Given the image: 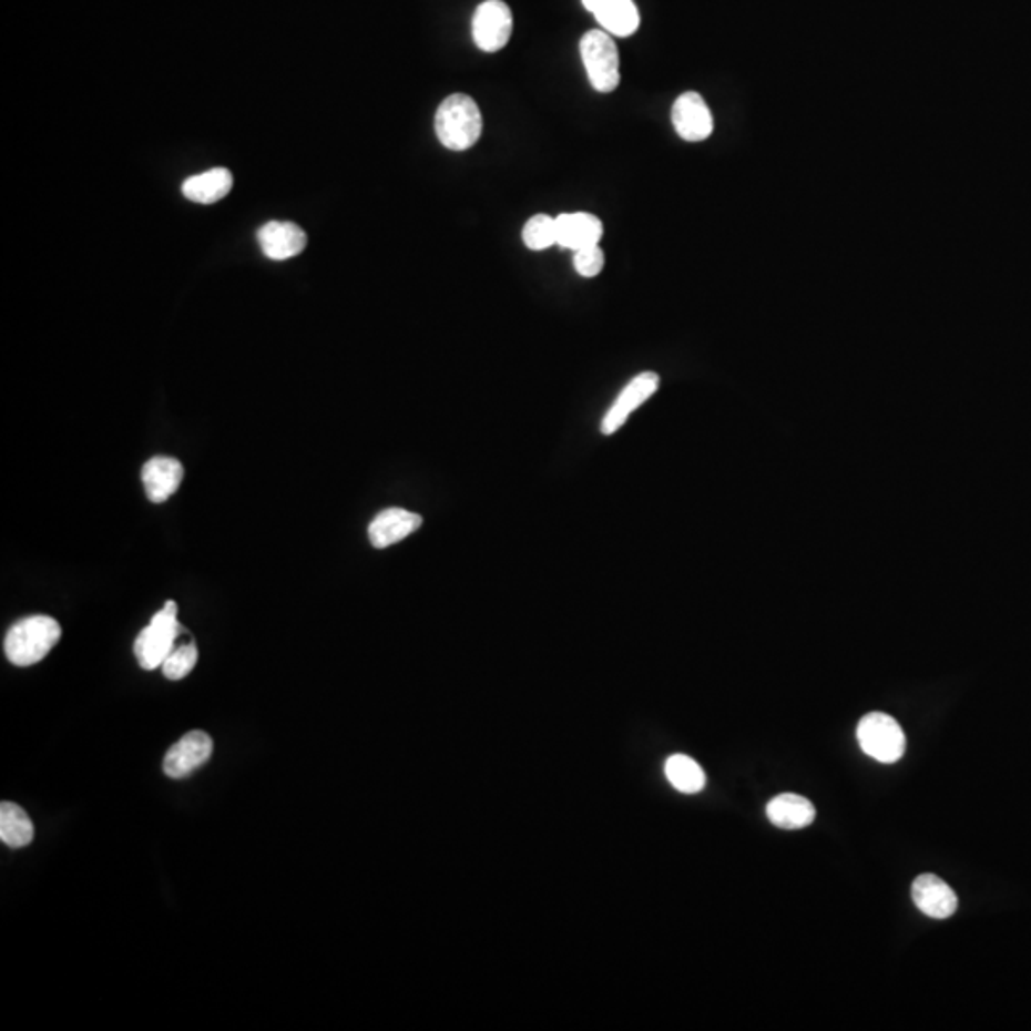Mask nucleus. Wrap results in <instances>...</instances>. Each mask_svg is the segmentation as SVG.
I'll return each instance as SVG.
<instances>
[{"instance_id":"nucleus-4","label":"nucleus","mask_w":1031,"mask_h":1031,"mask_svg":"<svg viewBox=\"0 0 1031 1031\" xmlns=\"http://www.w3.org/2000/svg\"><path fill=\"white\" fill-rule=\"evenodd\" d=\"M579 50L586 76L594 90L608 94L617 89L621 83V65L612 34L605 33L604 29H592L583 34Z\"/></svg>"},{"instance_id":"nucleus-2","label":"nucleus","mask_w":1031,"mask_h":1031,"mask_svg":"<svg viewBox=\"0 0 1031 1031\" xmlns=\"http://www.w3.org/2000/svg\"><path fill=\"white\" fill-rule=\"evenodd\" d=\"M62 639V626L49 615L18 621L4 639V653L16 667H31L44 660Z\"/></svg>"},{"instance_id":"nucleus-13","label":"nucleus","mask_w":1031,"mask_h":1031,"mask_svg":"<svg viewBox=\"0 0 1031 1031\" xmlns=\"http://www.w3.org/2000/svg\"><path fill=\"white\" fill-rule=\"evenodd\" d=\"M422 525V518L404 509L378 512L369 523V541L375 549H388L412 535Z\"/></svg>"},{"instance_id":"nucleus-10","label":"nucleus","mask_w":1031,"mask_h":1031,"mask_svg":"<svg viewBox=\"0 0 1031 1031\" xmlns=\"http://www.w3.org/2000/svg\"><path fill=\"white\" fill-rule=\"evenodd\" d=\"M256 239L269 261H289L300 255L308 243L303 227L293 222H268L256 232Z\"/></svg>"},{"instance_id":"nucleus-18","label":"nucleus","mask_w":1031,"mask_h":1031,"mask_svg":"<svg viewBox=\"0 0 1031 1031\" xmlns=\"http://www.w3.org/2000/svg\"><path fill=\"white\" fill-rule=\"evenodd\" d=\"M34 825L28 811L14 803L0 805V839L10 848H23L31 845Z\"/></svg>"},{"instance_id":"nucleus-11","label":"nucleus","mask_w":1031,"mask_h":1031,"mask_svg":"<svg viewBox=\"0 0 1031 1031\" xmlns=\"http://www.w3.org/2000/svg\"><path fill=\"white\" fill-rule=\"evenodd\" d=\"M583 7L596 18L605 33L625 39L639 31L640 12L634 0H583Z\"/></svg>"},{"instance_id":"nucleus-9","label":"nucleus","mask_w":1031,"mask_h":1031,"mask_svg":"<svg viewBox=\"0 0 1031 1031\" xmlns=\"http://www.w3.org/2000/svg\"><path fill=\"white\" fill-rule=\"evenodd\" d=\"M657 388H660V377L655 372H640L639 377H634L625 386V390L619 394V398L613 401L612 409L602 420V428H600L602 433L612 436L613 432H617L619 428L623 427L626 419L631 417V412L652 398L653 394L657 392Z\"/></svg>"},{"instance_id":"nucleus-7","label":"nucleus","mask_w":1031,"mask_h":1031,"mask_svg":"<svg viewBox=\"0 0 1031 1031\" xmlns=\"http://www.w3.org/2000/svg\"><path fill=\"white\" fill-rule=\"evenodd\" d=\"M214 743L206 732L193 729L174 743L163 761V770L172 779H184L200 770L213 755Z\"/></svg>"},{"instance_id":"nucleus-20","label":"nucleus","mask_w":1031,"mask_h":1031,"mask_svg":"<svg viewBox=\"0 0 1031 1031\" xmlns=\"http://www.w3.org/2000/svg\"><path fill=\"white\" fill-rule=\"evenodd\" d=\"M523 245L531 251H544L558 245L557 218L549 214H535L525 222L522 232Z\"/></svg>"},{"instance_id":"nucleus-8","label":"nucleus","mask_w":1031,"mask_h":1031,"mask_svg":"<svg viewBox=\"0 0 1031 1031\" xmlns=\"http://www.w3.org/2000/svg\"><path fill=\"white\" fill-rule=\"evenodd\" d=\"M671 119L676 134L692 144L707 140L715 129L713 113L697 92H684L682 96L676 98Z\"/></svg>"},{"instance_id":"nucleus-15","label":"nucleus","mask_w":1031,"mask_h":1031,"mask_svg":"<svg viewBox=\"0 0 1031 1031\" xmlns=\"http://www.w3.org/2000/svg\"><path fill=\"white\" fill-rule=\"evenodd\" d=\"M558 245L571 248L573 253L579 248L599 245L604 226L599 216L591 213H565L557 216Z\"/></svg>"},{"instance_id":"nucleus-17","label":"nucleus","mask_w":1031,"mask_h":1031,"mask_svg":"<svg viewBox=\"0 0 1031 1031\" xmlns=\"http://www.w3.org/2000/svg\"><path fill=\"white\" fill-rule=\"evenodd\" d=\"M772 824L779 829H803L816 818V808L810 800L795 793H784L772 798L766 806Z\"/></svg>"},{"instance_id":"nucleus-12","label":"nucleus","mask_w":1031,"mask_h":1031,"mask_svg":"<svg viewBox=\"0 0 1031 1031\" xmlns=\"http://www.w3.org/2000/svg\"><path fill=\"white\" fill-rule=\"evenodd\" d=\"M915 906L932 919H948L956 913L957 896L946 880L936 875H921L911 887Z\"/></svg>"},{"instance_id":"nucleus-1","label":"nucleus","mask_w":1031,"mask_h":1031,"mask_svg":"<svg viewBox=\"0 0 1031 1031\" xmlns=\"http://www.w3.org/2000/svg\"><path fill=\"white\" fill-rule=\"evenodd\" d=\"M436 136L451 152H467L480 140L483 118L480 108L467 94L447 96L433 119Z\"/></svg>"},{"instance_id":"nucleus-19","label":"nucleus","mask_w":1031,"mask_h":1031,"mask_svg":"<svg viewBox=\"0 0 1031 1031\" xmlns=\"http://www.w3.org/2000/svg\"><path fill=\"white\" fill-rule=\"evenodd\" d=\"M665 774H667V779L674 789L686 793V795L700 793L705 787V772L690 756H671L665 763Z\"/></svg>"},{"instance_id":"nucleus-5","label":"nucleus","mask_w":1031,"mask_h":1031,"mask_svg":"<svg viewBox=\"0 0 1031 1031\" xmlns=\"http://www.w3.org/2000/svg\"><path fill=\"white\" fill-rule=\"evenodd\" d=\"M861 751L882 764L900 761L906 753V736L900 724L885 713H869L858 724Z\"/></svg>"},{"instance_id":"nucleus-22","label":"nucleus","mask_w":1031,"mask_h":1031,"mask_svg":"<svg viewBox=\"0 0 1031 1031\" xmlns=\"http://www.w3.org/2000/svg\"><path fill=\"white\" fill-rule=\"evenodd\" d=\"M605 264L604 251L599 245L579 248L573 255V266L583 277H596Z\"/></svg>"},{"instance_id":"nucleus-6","label":"nucleus","mask_w":1031,"mask_h":1031,"mask_svg":"<svg viewBox=\"0 0 1031 1031\" xmlns=\"http://www.w3.org/2000/svg\"><path fill=\"white\" fill-rule=\"evenodd\" d=\"M512 28H514V20H512V12L507 2L502 0L481 2L472 20V37H474L476 47L488 54L499 52L509 44Z\"/></svg>"},{"instance_id":"nucleus-14","label":"nucleus","mask_w":1031,"mask_h":1031,"mask_svg":"<svg viewBox=\"0 0 1031 1031\" xmlns=\"http://www.w3.org/2000/svg\"><path fill=\"white\" fill-rule=\"evenodd\" d=\"M182 480L184 467L178 459L172 457H153L142 468L145 496L155 504L169 501L178 491Z\"/></svg>"},{"instance_id":"nucleus-16","label":"nucleus","mask_w":1031,"mask_h":1031,"mask_svg":"<svg viewBox=\"0 0 1031 1031\" xmlns=\"http://www.w3.org/2000/svg\"><path fill=\"white\" fill-rule=\"evenodd\" d=\"M234 186V176L227 169H213V171L201 172L182 184V193L186 200L200 205H213L224 200L227 193L232 192Z\"/></svg>"},{"instance_id":"nucleus-21","label":"nucleus","mask_w":1031,"mask_h":1031,"mask_svg":"<svg viewBox=\"0 0 1031 1031\" xmlns=\"http://www.w3.org/2000/svg\"><path fill=\"white\" fill-rule=\"evenodd\" d=\"M197 657H200L197 646L193 644V640H187L186 644H176L161 668L169 681H182L197 665Z\"/></svg>"},{"instance_id":"nucleus-3","label":"nucleus","mask_w":1031,"mask_h":1031,"mask_svg":"<svg viewBox=\"0 0 1031 1031\" xmlns=\"http://www.w3.org/2000/svg\"><path fill=\"white\" fill-rule=\"evenodd\" d=\"M184 629L178 623V604L169 600L155 615L150 625L137 634L134 642V653L137 663L144 671H155L165 663L172 650L176 647L180 634Z\"/></svg>"}]
</instances>
